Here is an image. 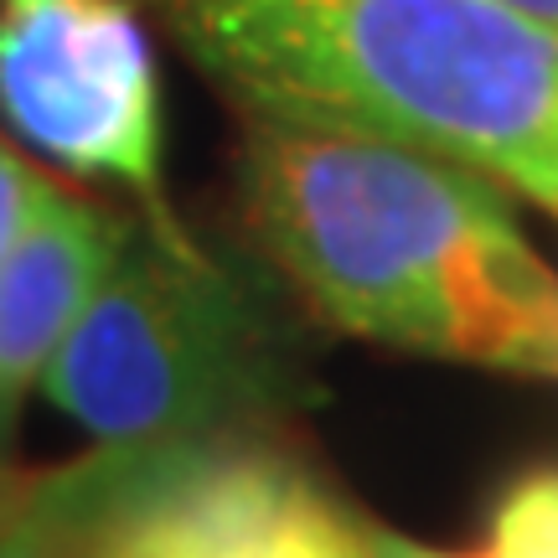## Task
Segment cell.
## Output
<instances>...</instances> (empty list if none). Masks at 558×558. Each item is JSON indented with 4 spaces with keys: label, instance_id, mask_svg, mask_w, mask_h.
I'll return each mask as SVG.
<instances>
[{
    "label": "cell",
    "instance_id": "8fae6325",
    "mask_svg": "<svg viewBox=\"0 0 558 558\" xmlns=\"http://www.w3.org/2000/svg\"><path fill=\"white\" fill-rule=\"evenodd\" d=\"M501 5H512L518 16L538 21V26H548V32H558V0H501Z\"/></svg>",
    "mask_w": 558,
    "mask_h": 558
},
{
    "label": "cell",
    "instance_id": "5b68a950",
    "mask_svg": "<svg viewBox=\"0 0 558 558\" xmlns=\"http://www.w3.org/2000/svg\"><path fill=\"white\" fill-rule=\"evenodd\" d=\"M124 558H367V543L295 465L207 445L150 501Z\"/></svg>",
    "mask_w": 558,
    "mask_h": 558
},
{
    "label": "cell",
    "instance_id": "7a4b0ae2",
    "mask_svg": "<svg viewBox=\"0 0 558 558\" xmlns=\"http://www.w3.org/2000/svg\"><path fill=\"white\" fill-rule=\"evenodd\" d=\"M248 120L388 140L558 213V32L501 0H160Z\"/></svg>",
    "mask_w": 558,
    "mask_h": 558
},
{
    "label": "cell",
    "instance_id": "277c9868",
    "mask_svg": "<svg viewBox=\"0 0 558 558\" xmlns=\"http://www.w3.org/2000/svg\"><path fill=\"white\" fill-rule=\"evenodd\" d=\"M0 114L68 171L145 192L150 228L177 233L160 202L156 62L120 0H0Z\"/></svg>",
    "mask_w": 558,
    "mask_h": 558
},
{
    "label": "cell",
    "instance_id": "9c48e42d",
    "mask_svg": "<svg viewBox=\"0 0 558 558\" xmlns=\"http://www.w3.org/2000/svg\"><path fill=\"white\" fill-rule=\"evenodd\" d=\"M52 192V177H41L37 166H26L21 156H11L0 145V259L16 248V239L32 228L37 207Z\"/></svg>",
    "mask_w": 558,
    "mask_h": 558
},
{
    "label": "cell",
    "instance_id": "ba28073f",
    "mask_svg": "<svg viewBox=\"0 0 558 558\" xmlns=\"http://www.w3.org/2000/svg\"><path fill=\"white\" fill-rule=\"evenodd\" d=\"M492 548L507 554L558 558V471H538L512 486V497L501 501Z\"/></svg>",
    "mask_w": 558,
    "mask_h": 558
},
{
    "label": "cell",
    "instance_id": "8992f818",
    "mask_svg": "<svg viewBox=\"0 0 558 558\" xmlns=\"http://www.w3.org/2000/svg\"><path fill=\"white\" fill-rule=\"evenodd\" d=\"M124 239L130 228L114 213L52 186L32 228L0 259V439L11 435L26 388L41 383L47 362L99 295Z\"/></svg>",
    "mask_w": 558,
    "mask_h": 558
},
{
    "label": "cell",
    "instance_id": "3957f363",
    "mask_svg": "<svg viewBox=\"0 0 558 558\" xmlns=\"http://www.w3.org/2000/svg\"><path fill=\"white\" fill-rule=\"evenodd\" d=\"M99 445H243L275 378L259 320L181 233H135L41 373Z\"/></svg>",
    "mask_w": 558,
    "mask_h": 558
},
{
    "label": "cell",
    "instance_id": "30bf717a",
    "mask_svg": "<svg viewBox=\"0 0 558 558\" xmlns=\"http://www.w3.org/2000/svg\"><path fill=\"white\" fill-rule=\"evenodd\" d=\"M362 543H367V558H533V554H507V548H486V554H435V548H418V543L399 538V533H378V527H367Z\"/></svg>",
    "mask_w": 558,
    "mask_h": 558
},
{
    "label": "cell",
    "instance_id": "4fadbf2b",
    "mask_svg": "<svg viewBox=\"0 0 558 558\" xmlns=\"http://www.w3.org/2000/svg\"><path fill=\"white\" fill-rule=\"evenodd\" d=\"M554 378H558V373H554Z\"/></svg>",
    "mask_w": 558,
    "mask_h": 558
},
{
    "label": "cell",
    "instance_id": "52a82bcc",
    "mask_svg": "<svg viewBox=\"0 0 558 558\" xmlns=\"http://www.w3.org/2000/svg\"><path fill=\"white\" fill-rule=\"evenodd\" d=\"M207 445H99L73 465L11 476L0 558H124L140 518Z\"/></svg>",
    "mask_w": 558,
    "mask_h": 558
},
{
    "label": "cell",
    "instance_id": "6da1fadb",
    "mask_svg": "<svg viewBox=\"0 0 558 558\" xmlns=\"http://www.w3.org/2000/svg\"><path fill=\"white\" fill-rule=\"evenodd\" d=\"M243 213L264 254L352 337L558 373V275L476 171L388 140L243 124Z\"/></svg>",
    "mask_w": 558,
    "mask_h": 558
},
{
    "label": "cell",
    "instance_id": "7c38bea8",
    "mask_svg": "<svg viewBox=\"0 0 558 558\" xmlns=\"http://www.w3.org/2000/svg\"><path fill=\"white\" fill-rule=\"evenodd\" d=\"M5 481H11V476H0V492H5Z\"/></svg>",
    "mask_w": 558,
    "mask_h": 558
}]
</instances>
